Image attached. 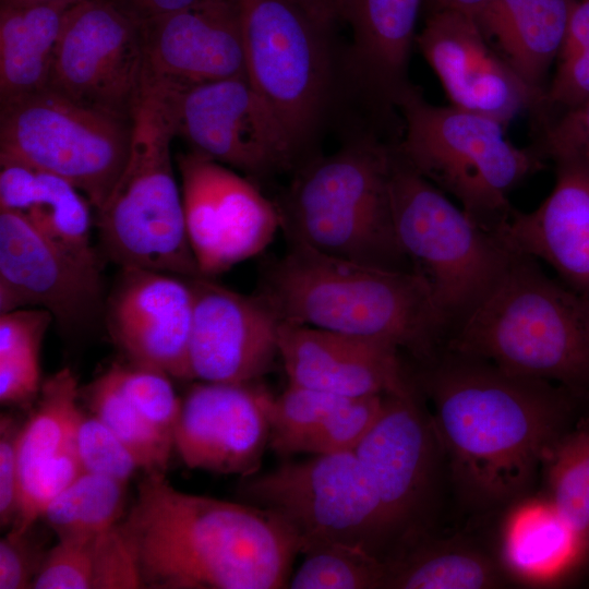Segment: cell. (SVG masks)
<instances>
[{"mask_svg":"<svg viewBox=\"0 0 589 589\" xmlns=\"http://www.w3.org/2000/svg\"><path fill=\"white\" fill-rule=\"evenodd\" d=\"M426 364L433 425L461 496L484 508L521 497L570 431L577 396L449 350Z\"/></svg>","mask_w":589,"mask_h":589,"instance_id":"obj_1","label":"cell"},{"mask_svg":"<svg viewBox=\"0 0 589 589\" xmlns=\"http://www.w3.org/2000/svg\"><path fill=\"white\" fill-rule=\"evenodd\" d=\"M119 527L151 589L287 588L300 543L272 512L176 489L145 473Z\"/></svg>","mask_w":589,"mask_h":589,"instance_id":"obj_2","label":"cell"},{"mask_svg":"<svg viewBox=\"0 0 589 589\" xmlns=\"http://www.w3.org/2000/svg\"><path fill=\"white\" fill-rule=\"evenodd\" d=\"M281 322L384 341L429 363L448 336L431 290L413 269L332 257L289 244L256 292Z\"/></svg>","mask_w":589,"mask_h":589,"instance_id":"obj_3","label":"cell"},{"mask_svg":"<svg viewBox=\"0 0 589 589\" xmlns=\"http://www.w3.org/2000/svg\"><path fill=\"white\" fill-rule=\"evenodd\" d=\"M446 350L589 396V296L514 252L490 291L450 330Z\"/></svg>","mask_w":589,"mask_h":589,"instance_id":"obj_4","label":"cell"},{"mask_svg":"<svg viewBox=\"0 0 589 589\" xmlns=\"http://www.w3.org/2000/svg\"><path fill=\"white\" fill-rule=\"evenodd\" d=\"M393 146L363 139L305 166L278 206L289 244L346 261L411 269L394 229Z\"/></svg>","mask_w":589,"mask_h":589,"instance_id":"obj_5","label":"cell"},{"mask_svg":"<svg viewBox=\"0 0 589 589\" xmlns=\"http://www.w3.org/2000/svg\"><path fill=\"white\" fill-rule=\"evenodd\" d=\"M396 109L402 122L394 145L397 155L490 231L513 214L509 193L544 166L534 145H514L497 120L434 105L414 85L399 97Z\"/></svg>","mask_w":589,"mask_h":589,"instance_id":"obj_6","label":"cell"},{"mask_svg":"<svg viewBox=\"0 0 589 589\" xmlns=\"http://www.w3.org/2000/svg\"><path fill=\"white\" fill-rule=\"evenodd\" d=\"M173 119L164 88L144 82L132 113L127 163L97 209L103 248L120 267L203 276L184 225L181 187L171 161Z\"/></svg>","mask_w":589,"mask_h":589,"instance_id":"obj_7","label":"cell"},{"mask_svg":"<svg viewBox=\"0 0 589 589\" xmlns=\"http://www.w3.org/2000/svg\"><path fill=\"white\" fill-rule=\"evenodd\" d=\"M393 152L389 191L396 237L450 333L494 286L514 252L406 164L394 146Z\"/></svg>","mask_w":589,"mask_h":589,"instance_id":"obj_8","label":"cell"},{"mask_svg":"<svg viewBox=\"0 0 589 589\" xmlns=\"http://www.w3.org/2000/svg\"><path fill=\"white\" fill-rule=\"evenodd\" d=\"M238 494L284 520L302 554L329 543L358 546L384 561L394 554L376 485L354 452L314 455L244 477Z\"/></svg>","mask_w":589,"mask_h":589,"instance_id":"obj_9","label":"cell"},{"mask_svg":"<svg viewBox=\"0 0 589 589\" xmlns=\"http://www.w3.org/2000/svg\"><path fill=\"white\" fill-rule=\"evenodd\" d=\"M132 118L49 88L1 104L0 160L25 164L74 185L97 211L129 156Z\"/></svg>","mask_w":589,"mask_h":589,"instance_id":"obj_10","label":"cell"},{"mask_svg":"<svg viewBox=\"0 0 589 589\" xmlns=\"http://www.w3.org/2000/svg\"><path fill=\"white\" fill-rule=\"evenodd\" d=\"M247 77L286 129L297 153L325 110L328 31L298 0H238Z\"/></svg>","mask_w":589,"mask_h":589,"instance_id":"obj_11","label":"cell"},{"mask_svg":"<svg viewBox=\"0 0 589 589\" xmlns=\"http://www.w3.org/2000/svg\"><path fill=\"white\" fill-rule=\"evenodd\" d=\"M144 77L142 22L115 0L68 9L46 88L131 119Z\"/></svg>","mask_w":589,"mask_h":589,"instance_id":"obj_12","label":"cell"},{"mask_svg":"<svg viewBox=\"0 0 589 589\" xmlns=\"http://www.w3.org/2000/svg\"><path fill=\"white\" fill-rule=\"evenodd\" d=\"M164 89L176 136L194 152L250 176L292 165L297 151L286 129L247 75Z\"/></svg>","mask_w":589,"mask_h":589,"instance_id":"obj_13","label":"cell"},{"mask_svg":"<svg viewBox=\"0 0 589 589\" xmlns=\"http://www.w3.org/2000/svg\"><path fill=\"white\" fill-rule=\"evenodd\" d=\"M187 236L203 276L261 253L281 228L278 206L233 169L197 152L180 155Z\"/></svg>","mask_w":589,"mask_h":589,"instance_id":"obj_14","label":"cell"},{"mask_svg":"<svg viewBox=\"0 0 589 589\" xmlns=\"http://www.w3.org/2000/svg\"><path fill=\"white\" fill-rule=\"evenodd\" d=\"M438 445L433 421L412 386L385 395L377 420L353 450L376 485L394 554L423 538L434 496Z\"/></svg>","mask_w":589,"mask_h":589,"instance_id":"obj_15","label":"cell"},{"mask_svg":"<svg viewBox=\"0 0 589 589\" xmlns=\"http://www.w3.org/2000/svg\"><path fill=\"white\" fill-rule=\"evenodd\" d=\"M414 46L455 107L488 116L507 128L541 100L489 41L470 13L431 8Z\"/></svg>","mask_w":589,"mask_h":589,"instance_id":"obj_16","label":"cell"},{"mask_svg":"<svg viewBox=\"0 0 589 589\" xmlns=\"http://www.w3.org/2000/svg\"><path fill=\"white\" fill-rule=\"evenodd\" d=\"M101 297L100 265L64 251L25 215L0 211V314L40 308L72 329L96 317Z\"/></svg>","mask_w":589,"mask_h":589,"instance_id":"obj_17","label":"cell"},{"mask_svg":"<svg viewBox=\"0 0 589 589\" xmlns=\"http://www.w3.org/2000/svg\"><path fill=\"white\" fill-rule=\"evenodd\" d=\"M272 396L256 381H199L182 398L175 450L191 469L241 478L257 473L269 445Z\"/></svg>","mask_w":589,"mask_h":589,"instance_id":"obj_18","label":"cell"},{"mask_svg":"<svg viewBox=\"0 0 589 589\" xmlns=\"http://www.w3.org/2000/svg\"><path fill=\"white\" fill-rule=\"evenodd\" d=\"M190 284L193 290L191 380L257 381L279 356V317L257 293H239L206 276L190 278Z\"/></svg>","mask_w":589,"mask_h":589,"instance_id":"obj_19","label":"cell"},{"mask_svg":"<svg viewBox=\"0 0 589 589\" xmlns=\"http://www.w3.org/2000/svg\"><path fill=\"white\" fill-rule=\"evenodd\" d=\"M193 320L190 278L140 267H121L106 303L113 342L131 363L191 380L189 346Z\"/></svg>","mask_w":589,"mask_h":589,"instance_id":"obj_20","label":"cell"},{"mask_svg":"<svg viewBox=\"0 0 589 589\" xmlns=\"http://www.w3.org/2000/svg\"><path fill=\"white\" fill-rule=\"evenodd\" d=\"M142 31L147 83L183 89L247 75L238 0H199Z\"/></svg>","mask_w":589,"mask_h":589,"instance_id":"obj_21","label":"cell"},{"mask_svg":"<svg viewBox=\"0 0 589 589\" xmlns=\"http://www.w3.org/2000/svg\"><path fill=\"white\" fill-rule=\"evenodd\" d=\"M278 352L292 385L342 397L397 394L413 386L400 350L384 341L281 322Z\"/></svg>","mask_w":589,"mask_h":589,"instance_id":"obj_22","label":"cell"},{"mask_svg":"<svg viewBox=\"0 0 589 589\" xmlns=\"http://www.w3.org/2000/svg\"><path fill=\"white\" fill-rule=\"evenodd\" d=\"M551 160L550 194L531 212L514 209L495 233L512 252L546 263L563 284L589 296V163L572 156Z\"/></svg>","mask_w":589,"mask_h":589,"instance_id":"obj_23","label":"cell"},{"mask_svg":"<svg viewBox=\"0 0 589 589\" xmlns=\"http://www.w3.org/2000/svg\"><path fill=\"white\" fill-rule=\"evenodd\" d=\"M425 0H342L351 31V70L381 112L396 111L409 81V60Z\"/></svg>","mask_w":589,"mask_h":589,"instance_id":"obj_24","label":"cell"},{"mask_svg":"<svg viewBox=\"0 0 589 589\" xmlns=\"http://www.w3.org/2000/svg\"><path fill=\"white\" fill-rule=\"evenodd\" d=\"M574 0H490L474 16L489 41L541 97Z\"/></svg>","mask_w":589,"mask_h":589,"instance_id":"obj_25","label":"cell"},{"mask_svg":"<svg viewBox=\"0 0 589 589\" xmlns=\"http://www.w3.org/2000/svg\"><path fill=\"white\" fill-rule=\"evenodd\" d=\"M74 2L0 7L1 104L47 87L64 15Z\"/></svg>","mask_w":589,"mask_h":589,"instance_id":"obj_26","label":"cell"},{"mask_svg":"<svg viewBox=\"0 0 589 589\" xmlns=\"http://www.w3.org/2000/svg\"><path fill=\"white\" fill-rule=\"evenodd\" d=\"M585 550L581 539L548 500L521 503L513 509L504 527L505 567L530 582L556 578Z\"/></svg>","mask_w":589,"mask_h":589,"instance_id":"obj_27","label":"cell"},{"mask_svg":"<svg viewBox=\"0 0 589 589\" xmlns=\"http://www.w3.org/2000/svg\"><path fill=\"white\" fill-rule=\"evenodd\" d=\"M502 584L503 572L489 555L458 542L421 538L386 560L385 588L486 589Z\"/></svg>","mask_w":589,"mask_h":589,"instance_id":"obj_28","label":"cell"},{"mask_svg":"<svg viewBox=\"0 0 589 589\" xmlns=\"http://www.w3.org/2000/svg\"><path fill=\"white\" fill-rule=\"evenodd\" d=\"M80 393L77 380L68 368L41 384L36 407L22 423L19 435L20 474L64 450L76 449V432L83 414Z\"/></svg>","mask_w":589,"mask_h":589,"instance_id":"obj_29","label":"cell"},{"mask_svg":"<svg viewBox=\"0 0 589 589\" xmlns=\"http://www.w3.org/2000/svg\"><path fill=\"white\" fill-rule=\"evenodd\" d=\"M127 484L82 471L43 515L58 540L89 539L124 516Z\"/></svg>","mask_w":589,"mask_h":589,"instance_id":"obj_30","label":"cell"},{"mask_svg":"<svg viewBox=\"0 0 589 589\" xmlns=\"http://www.w3.org/2000/svg\"><path fill=\"white\" fill-rule=\"evenodd\" d=\"M91 206L70 182L37 170L34 201L25 216L64 251L83 262L99 265L91 238Z\"/></svg>","mask_w":589,"mask_h":589,"instance_id":"obj_31","label":"cell"},{"mask_svg":"<svg viewBox=\"0 0 589 589\" xmlns=\"http://www.w3.org/2000/svg\"><path fill=\"white\" fill-rule=\"evenodd\" d=\"M80 394L89 412L120 438L145 473L166 472L173 442L149 424L130 402L110 369L81 388Z\"/></svg>","mask_w":589,"mask_h":589,"instance_id":"obj_32","label":"cell"},{"mask_svg":"<svg viewBox=\"0 0 589 589\" xmlns=\"http://www.w3.org/2000/svg\"><path fill=\"white\" fill-rule=\"evenodd\" d=\"M548 501L589 548V430L569 431L545 462Z\"/></svg>","mask_w":589,"mask_h":589,"instance_id":"obj_33","label":"cell"},{"mask_svg":"<svg viewBox=\"0 0 589 589\" xmlns=\"http://www.w3.org/2000/svg\"><path fill=\"white\" fill-rule=\"evenodd\" d=\"M385 581L386 561L358 546L329 543L304 553L287 588L376 589Z\"/></svg>","mask_w":589,"mask_h":589,"instance_id":"obj_34","label":"cell"},{"mask_svg":"<svg viewBox=\"0 0 589 589\" xmlns=\"http://www.w3.org/2000/svg\"><path fill=\"white\" fill-rule=\"evenodd\" d=\"M345 398L312 388L288 384L268 404L269 446L279 455L298 454L320 423Z\"/></svg>","mask_w":589,"mask_h":589,"instance_id":"obj_35","label":"cell"},{"mask_svg":"<svg viewBox=\"0 0 589 589\" xmlns=\"http://www.w3.org/2000/svg\"><path fill=\"white\" fill-rule=\"evenodd\" d=\"M110 371L124 396L164 436L173 442L181 401L167 373L137 365L115 363Z\"/></svg>","mask_w":589,"mask_h":589,"instance_id":"obj_36","label":"cell"},{"mask_svg":"<svg viewBox=\"0 0 589 589\" xmlns=\"http://www.w3.org/2000/svg\"><path fill=\"white\" fill-rule=\"evenodd\" d=\"M385 395L347 397L320 423L300 453L353 452L377 420Z\"/></svg>","mask_w":589,"mask_h":589,"instance_id":"obj_37","label":"cell"},{"mask_svg":"<svg viewBox=\"0 0 589 589\" xmlns=\"http://www.w3.org/2000/svg\"><path fill=\"white\" fill-rule=\"evenodd\" d=\"M82 471L76 449L64 450L24 470L20 474L17 513L11 528L26 529L35 525Z\"/></svg>","mask_w":589,"mask_h":589,"instance_id":"obj_38","label":"cell"},{"mask_svg":"<svg viewBox=\"0 0 589 589\" xmlns=\"http://www.w3.org/2000/svg\"><path fill=\"white\" fill-rule=\"evenodd\" d=\"M83 471L128 483L141 469L131 450L96 416L83 412L75 440Z\"/></svg>","mask_w":589,"mask_h":589,"instance_id":"obj_39","label":"cell"},{"mask_svg":"<svg viewBox=\"0 0 589 589\" xmlns=\"http://www.w3.org/2000/svg\"><path fill=\"white\" fill-rule=\"evenodd\" d=\"M93 538L58 540L35 577V589H93Z\"/></svg>","mask_w":589,"mask_h":589,"instance_id":"obj_40","label":"cell"},{"mask_svg":"<svg viewBox=\"0 0 589 589\" xmlns=\"http://www.w3.org/2000/svg\"><path fill=\"white\" fill-rule=\"evenodd\" d=\"M118 524L93 539V589L143 588L136 560Z\"/></svg>","mask_w":589,"mask_h":589,"instance_id":"obj_41","label":"cell"},{"mask_svg":"<svg viewBox=\"0 0 589 589\" xmlns=\"http://www.w3.org/2000/svg\"><path fill=\"white\" fill-rule=\"evenodd\" d=\"M534 123V146L545 159L572 156L589 163V101L555 117H537Z\"/></svg>","mask_w":589,"mask_h":589,"instance_id":"obj_42","label":"cell"},{"mask_svg":"<svg viewBox=\"0 0 589 589\" xmlns=\"http://www.w3.org/2000/svg\"><path fill=\"white\" fill-rule=\"evenodd\" d=\"M10 528L0 540V589L32 588L48 550L35 531Z\"/></svg>","mask_w":589,"mask_h":589,"instance_id":"obj_43","label":"cell"},{"mask_svg":"<svg viewBox=\"0 0 589 589\" xmlns=\"http://www.w3.org/2000/svg\"><path fill=\"white\" fill-rule=\"evenodd\" d=\"M589 101V48L556 62V70L536 113L577 108Z\"/></svg>","mask_w":589,"mask_h":589,"instance_id":"obj_44","label":"cell"},{"mask_svg":"<svg viewBox=\"0 0 589 589\" xmlns=\"http://www.w3.org/2000/svg\"><path fill=\"white\" fill-rule=\"evenodd\" d=\"M55 321L40 308H21L0 314V358L40 351L44 336Z\"/></svg>","mask_w":589,"mask_h":589,"instance_id":"obj_45","label":"cell"},{"mask_svg":"<svg viewBox=\"0 0 589 589\" xmlns=\"http://www.w3.org/2000/svg\"><path fill=\"white\" fill-rule=\"evenodd\" d=\"M22 424L13 416L0 419V525L11 528L19 502L20 470L17 443Z\"/></svg>","mask_w":589,"mask_h":589,"instance_id":"obj_46","label":"cell"},{"mask_svg":"<svg viewBox=\"0 0 589 589\" xmlns=\"http://www.w3.org/2000/svg\"><path fill=\"white\" fill-rule=\"evenodd\" d=\"M41 388L39 353L26 352L0 358V401L24 405Z\"/></svg>","mask_w":589,"mask_h":589,"instance_id":"obj_47","label":"cell"},{"mask_svg":"<svg viewBox=\"0 0 589 589\" xmlns=\"http://www.w3.org/2000/svg\"><path fill=\"white\" fill-rule=\"evenodd\" d=\"M0 211L25 215L32 207L37 170L25 164L0 160Z\"/></svg>","mask_w":589,"mask_h":589,"instance_id":"obj_48","label":"cell"},{"mask_svg":"<svg viewBox=\"0 0 589 589\" xmlns=\"http://www.w3.org/2000/svg\"><path fill=\"white\" fill-rule=\"evenodd\" d=\"M589 48V0H574L557 61Z\"/></svg>","mask_w":589,"mask_h":589,"instance_id":"obj_49","label":"cell"},{"mask_svg":"<svg viewBox=\"0 0 589 589\" xmlns=\"http://www.w3.org/2000/svg\"><path fill=\"white\" fill-rule=\"evenodd\" d=\"M141 22L184 9L199 0H115Z\"/></svg>","mask_w":589,"mask_h":589,"instance_id":"obj_50","label":"cell"},{"mask_svg":"<svg viewBox=\"0 0 589 589\" xmlns=\"http://www.w3.org/2000/svg\"><path fill=\"white\" fill-rule=\"evenodd\" d=\"M318 22L327 28L341 21L342 0H298Z\"/></svg>","mask_w":589,"mask_h":589,"instance_id":"obj_51","label":"cell"},{"mask_svg":"<svg viewBox=\"0 0 589 589\" xmlns=\"http://www.w3.org/2000/svg\"><path fill=\"white\" fill-rule=\"evenodd\" d=\"M430 8H448L476 15L490 0H425Z\"/></svg>","mask_w":589,"mask_h":589,"instance_id":"obj_52","label":"cell"},{"mask_svg":"<svg viewBox=\"0 0 589 589\" xmlns=\"http://www.w3.org/2000/svg\"><path fill=\"white\" fill-rule=\"evenodd\" d=\"M77 1V0H0V7H23L38 3Z\"/></svg>","mask_w":589,"mask_h":589,"instance_id":"obj_53","label":"cell"}]
</instances>
